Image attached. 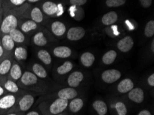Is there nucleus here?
Wrapping results in <instances>:
<instances>
[{
  "label": "nucleus",
  "instance_id": "nucleus-1",
  "mask_svg": "<svg viewBox=\"0 0 154 115\" xmlns=\"http://www.w3.org/2000/svg\"><path fill=\"white\" fill-rule=\"evenodd\" d=\"M69 101L60 98H49L42 101L38 105V110L42 115H56L68 107Z\"/></svg>",
  "mask_w": 154,
  "mask_h": 115
},
{
  "label": "nucleus",
  "instance_id": "nucleus-2",
  "mask_svg": "<svg viewBox=\"0 0 154 115\" xmlns=\"http://www.w3.org/2000/svg\"><path fill=\"white\" fill-rule=\"evenodd\" d=\"M35 97L36 96L32 93L24 92L22 94L10 112H23V113H25V112L29 111L35 102Z\"/></svg>",
  "mask_w": 154,
  "mask_h": 115
},
{
  "label": "nucleus",
  "instance_id": "nucleus-3",
  "mask_svg": "<svg viewBox=\"0 0 154 115\" xmlns=\"http://www.w3.org/2000/svg\"><path fill=\"white\" fill-rule=\"evenodd\" d=\"M24 92H26L25 91L17 94L6 93L0 97V115L9 113L15 105L20 96Z\"/></svg>",
  "mask_w": 154,
  "mask_h": 115
},
{
  "label": "nucleus",
  "instance_id": "nucleus-4",
  "mask_svg": "<svg viewBox=\"0 0 154 115\" xmlns=\"http://www.w3.org/2000/svg\"><path fill=\"white\" fill-rule=\"evenodd\" d=\"M39 83V78L37 77L33 72L31 71L26 70L23 72L20 80L17 83L19 87L22 88H31V87L35 86Z\"/></svg>",
  "mask_w": 154,
  "mask_h": 115
},
{
  "label": "nucleus",
  "instance_id": "nucleus-5",
  "mask_svg": "<svg viewBox=\"0 0 154 115\" xmlns=\"http://www.w3.org/2000/svg\"><path fill=\"white\" fill-rule=\"evenodd\" d=\"M78 92L75 90V88L68 87V88H64L61 89V90H58L56 94H54L53 95L48 96L47 98L48 99H49V98H60L64 100L69 101L77 97H78Z\"/></svg>",
  "mask_w": 154,
  "mask_h": 115
},
{
  "label": "nucleus",
  "instance_id": "nucleus-6",
  "mask_svg": "<svg viewBox=\"0 0 154 115\" xmlns=\"http://www.w3.org/2000/svg\"><path fill=\"white\" fill-rule=\"evenodd\" d=\"M17 18L13 15H8L4 19L1 25V30L3 33L9 34L14 29H17Z\"/></svg>",
  "mask_w": 154,
  "mask_h": 115
},
{
  "label": "nucleus",
  "instance_id": "nucleus-7",
  "mask_svg": "<svg viewBox=\"0 0 154 115\" xmlns=\"http://www.w3.org/2000/svg\"><path fill=\"white\" fill-rule=\"evenodd\" d=\"M121 76H122V74L118 70L109 69L102 72L101 78L104 83L111 84L118 81L121 78Z\"/></svg>",
  "mask_w": 154,
  "mask_h": 115
},
{
  "label": "nucleus",
  "instance_id": "nucleus-8",
  "mask_svg": "<svg viewBox=\"0 0 154 115\" xmlns=\"http://www.w3.org/2000/svg\"><path fill=\"white\" fill-rule=\"evenodd\" d=\"M11 57H6L0 62V85L8 77V74L13 64Z\"/></svg>",
  "mask_w": 154,
  "mask_h": 115
},
{
  "label": "nucleus",
  "instance_id": "nucleus-9",
  "mask_svg": "<svg viewBox=\"0 0 154 115\" xmlns=\"http://www.w3.org/2000/svg\"><path fill=\"white\" fill-rule=\"evenodd\" d=\"M128 98L135 104H141L144 100V90L140 88H134L128 92Z\"/></svg>",
  "mask_w": 154,
  "mask_h": 115
},
{
  "label": "nucleus",
  "instance_id": "nucleus-10",
  "mask_svg": "<svg viewBox=\"0 0 154 115\" xmlns=\"http://www.w3.org/2000/svg\"><path fill=\"white\" fill-rule=\"evenodd\" d=\"M84 80V74L80 71H75L69 75L67 79V84L71 88H75L80 85Z\"/></svg>",
  "mask_w": 154,
  "mask_h": 115
},
{
  "label": "nucleus",
  "instance_id": "nucleus-11",
  "mask_svg": "<svg viewBox=\"0 0 154 115\" xmlns=\"http://www.w3.org/2000/svg\"><path fill=\"white\" fill-rule=\"evenodd\" d=\"M1 85L3 86V88L5 89V90L8 93L17 94L24 92V90H22V88H20V87L18 86L17 82L11 80V79H5V80L1 83Z\"/></svg>",
  "mask_w": 154,
  "mask_h": 115
},
{
  "label": "nucleus",
  "instance_id": "nucleus-12",
  "mask_svg": "<svg viewBox=\"0 0 154 115\" xmlns=\"http://www.w3.org/2000/svg\"><path fill=\"white\" fill-rule=\"evenodd\" d=\"M134 45V39L131 36H126L118 41L117 47L122 53H127L131 50Z\"/></svg>",
  "mask_w": 154,
  "mask_h": 115
},
{
  "label": "nucleus",
  "instance_id": "nucleus-13",
  "mask_svg": "<svg viewBox=\"0 0 154 115\" xmlns=\"http://www.w3.org/2000/svg\"><path fill=\"white\" fill-rule=\"evenodd\" d=\"M22 74V69L20 64L17 62H13L12 66H11L10 71H9L7 79H11V80H13L14 81L17 82L20 79Z\"/></svg>",
  "mask_w": 154,
  "mask_h": 115
},
{
  "label": "nucleus",
  "instance_id": "nucleus-14",
  "mask_svg": "<svg viewBox=\"0 0 154 115\" xmlns=\"http://www.w3.org/2000/svg\"><path fill=\"white\" fill-rule=\"evenodd\" d=\"M85 35V30L82 27H73L67 33V38L71 41H78Z\"/></svg>",
  "mask_w": 154,
  "mask_h": 115
},
{
  "label": "nucleus",
  "instance_id": "nucleus-15",
  "mask_svg": "<svg viewBox=\"0 0 154 115\" xmlns=\"http://www.w3.org/2000/svg\"><path fill=\"white\" fill-rule=\"evenodd\" d=\"M134 88V83L129 78H126L120 81L117 86V90L121 94H126Z\"/></svg>",
  "mask_w": 154,
  "mask_h": 115
},
{
  "label": "nucleus",
  "instance_id": "nucleus-16",
  "mask_svg": "<svg viewBox=\"0 0 154 115\" xmlns=\"http://www.w3.org/2000/svg\"><path fill=\"white\" fill-rule=\"evenodd\" d=\"M15 42H14L12 37L9 34H5L2 38L1 44L4 52H8L7 53H10L11 51L15 48Z\"/></svg>",
  "mask_w": 154,
  "mask_h": 115
},
{
  "label": "nucleus",
  "instance_id": "nucleus-17",
  "mask_svg": "<svg viewBox=\"0 0 154 115\" xmlns=\"http://www.w3.org/2000/svg\"><path fill=\"white\" fill-rule=\"evenodd\" d=\"M84 100L82 98L75 97L71 100L70 103H69L68 106L69 107L70 111L72 113H78L80 110L82 109L84 106Z\"/></svg>",
  "mask_w": 154,
  "mask_h": 115
},
{
  "label": "nucleus",
  "instance_id": "nucleus-18",
  "mask_svg": "<svg viewBox=\"0 0 154 115\" xmlns=\"http://www.w3.org/2000/svg\"><path fill=\"white\" fill-rule=\"evenodd\" d=\"M71 54L72 51L71 48L67 46H58L53 50V55L58 58H68L71 55Z\"/></svg>",
  "mask_w": 154,
  "mask_h": 115
},
{
  "label": "nucleus",
  "instance_id": "nucleus-19",
  "mask_svg": "<svg viewBox=\"0 0 154 115\" xmlns=\"http://www.w3.org/2000/svg\"><path fill=\"white\" fill-rule=\"evenodd\" d=\"M32 72L36 75L39 79H45L47 78L48 73L42 65L40 63H35L32 65Z\"/></svg>",
  "mask_w": 154,
  "mask_h": 115
},
{
  "label": "nucleus",
  "instance_id": "nucleus-20",
  "mask_svg": "<svg viewBox=\"0 0 154 115\" xmlns=\"http://www.w3.org/2000/svg\"><path fill=\"white\" fill-rule=\"evenodd\" d=\"M93 107L98 115H106L108 112V106L102 100H95L93 103Z\"/></svg>",
  "mask_w": 154,
  "mask_h": 115
},
{
  "label": "nucleus",
  "instance_id": "nucleus-21",
  "mask_svg": "<svg viewBox=\"0 0 154 115\" xmlns=\"http://www.w3.org/2000/svg\"><path fill=\"white\" fill-rule=\"evenodd\" d=\"M13 55L16 60L19 62H22V61H26L27 59L28 51L24 47L18 46L14 50Z\"/></svg>",
  "mask_w": 154,
  "mask_h": 115
},
{
  "label": "nucleus",
  "instance_id": "nucleus-22",
  "mask_svg": "<svg viewBox=\"0 0 154 115\" xmlns=\"http://www.w3.org/2000/svg\"><path fill=\"white\" fill-rule=\"evenodd\" d=\"M118 14L115 11H111L105 14L102 18V22L104 25L109 26L115 23L118 20Z\"/></svg>",
  "mask_w": 154,
  "mask_h": 115
},
{
  "label": "nucleus",
  "instance_id": "nucleus-23",
  "mask_svg": "<svg viewBox=\"0 0 154 115\" xmlns=\"http://www.w3.org/2000/svg\"><path fill=\"white\" fill-rule=\"evenodd\" d=\"M95 56L93 53L89 52H86L82 55L80 61L82 64L86 68H89L95 62Z\"/></svg>",
  "mask_w": 154,
  "mask_h": 115
},
{
  "label": "nucleus",
  "instance_id": "nucleus-24",
  "mask_svg": "<svg viewBox=\"0 0 154 115\" xmlns=\"http://www.w3.org/2000/svg\"><path fill=\"white\" fill-rule=\"evenodd\" d=\"M51 30L56 36H62L66 32V29L64 23L61 22H55L51 25Z\"/></svg>",
  "mask_w": 154,
  "mask_h": 115
},
{
  "label": "nucleus",
  "instance_id": "nucleus-25",
  "mask_svg": "<svg viewBox=\"0 0 154 115\" xmlns=\"http://www.w3.org/2000/svg\"><path fill=\"white\" fill-rule=\"evenodd\" d=\"M37 58L42 62L44 65H48L52 63V57L50 55V53L47 50L44 49H41L37 53Z\"/></svg>",
  "mask_w": 154,
  "mask_h": 115
},
{
  "label": "nucleus",
  "instance_id": "nucleus-26",
  "mask_svg": "<svg viewBox=\"0 0 154 115\" xmlns=\"http://www.w3.org/2000/svg\"><path fill=\"white\" fill-rule=\"evenodd\" d=\"M42 11L46 15H53L54 14L57 13V4L52 2H46L42 5Z\"/></svg>",
  "mask_w": 154,
  "mask_h": 115
},
{
  "label": "nucleus",
  "instance_id": "nucleus-27",
  "mask_svg": "<svg viewBox=\"0 0 154 115\" xmlns=\"http://www.w3.org/2000/svg\"><path fill=\"white\" fill-rule=\"evenodd\" d=\"M117 57V53L116 51L111 50L106 52L102 57V62L105 65H111L115 62L116 59Z\"/></svg>",
  "mask_w": 154,
  "mask_h": 115
},
{
  "label": "nucleus",
  "instance_id": "nucleus-28",
  "mask_svg": "<svg viewBox=\"0 0 154 115\" xmlns=\"http://www.w3.org/2000/svg\"><path fill=\"white\" fill-rule=\"evenodd\" d=\"M32 41L34 44L37 46L42 47L46 45L47 44V39L44 36V35L42 32H39L34 35L33 38H32Z\"/></svg>",
  "mask_w": 154,
  "mask_h": 115
},
{
  "label": "nucleus",
  "instance_id": "nucleus-29",
  "mask_svg": "<svg viewBox=\"0 0 154 115\" xmlns=\"http://www.w3.org/2000/svg\"><path fill=\"white\" fill-rule=\"evenodd\" d=\"M10 36L12 37L13 41L15 43L17 44H22L24 43L25 41V36L23 34V32L21 31V30L18 29H14L12 30L10 33Z\"/></svg>",
  "mask_w": 154,
  "mask_h": 115
},
{
  "label": "nucleus",
  "instance_id": "nucleus-30",
  "mask_svg": "<svg viewBox=\"0 0 154 115\" xmlns=\"http://www.w3.org/2000/svg\"><path fill=\"white\" fill-rule=\"evenodd\" d=\"M31 17L32 20L35 23H41L44 20L42 12L38 7H35L32 8L31 13Z\"/></svg>",
  "mask_w": 154,
  "mask_h": 115
},
{
  "label": "nucleus",
  "instance_id": "nucleus-31",
  "mask_svg": "<svg viewBox=\"0 0 154 115\" xmlns=\"http://www.w3.org/2000/svg\"><path fill=\"white\" fill-rule=\"evenodd\" d=\"M73 68V65L71 62H64L62 65H60L59 67L57 68V74L60 75H63L65 74L69 73L70 71H71L72 69Z\"/></svg>",
  "mask_w": 154,
  "mask_h": 115
},
{
  "label": "nucleus",
  "instance_id": "nucleus-32",
  "mask_svg": "<svg viewBox=\"0 0 154 115\" xmlns=\"http://www.w3.org/2000/svg\"><path fill=\"white\" fill-rule=\"evenodd\" d=\"M113 107L115 109L118 115H127L128 113L127 107L122 101H116L113 104Z\"/></svg>",
  "mask_w": 154,
  "mask_h": 115
},
{
  "label": "nucleus",
  "instance_id": "nucleus-33",
  "mask_svg": "<svg viewBox=\"0 0 154 115\" xmlns=\"http://www.w3.org/2000/svg\"><path fill=\"white\" fill-rule=\"evenodd\" d=\"M37 27V23L33 22L32 20H28L22 23L21 26V30H22L23 32H29L31 30H35Z\"/></svg>",
  "mask_w": 154,
  "mask_h": 115
},
{
  "label": "nucleus",
  "instance_id": "nucleus-34",
  "mask_svg": "<svg viewBox=\"0 0 154 115\" xmlns=\"http://www.w3.org/2000/svg\"><path fill=\"white\" fill-rule=\"evenodd\" d=\"M144 35L147 37H153L154 35V21L151 20L146 23L144 29Z\"/></svg>",
  "mask_w": 154,
  "mask_h": 115
},
{
  "label": "nucleus",
  "instance_id": "nucleus-35",
  "mask_svg": "<svg viewBox=\"0 0 154 115\" xmlns=\"http://www.w3.org/2000/svg\"><path fill=\"white\" fill-rule=\"evenodd\" d=\"M126 0H106V4L109 7H119L125 4Z\"/></svg>",
  "mask_w": 154,
  "mask_h": 115
},
{
  "label": "nucleus",
  "instance_id": "nucleus-36",
  "mask_svg": "<svg viewBox=\"0 0 154 115\" xmlns=\"http://www.w3.org/2000/svg\"><path fill=\"white\" fill-rule=\"evenodd\" d=\"M87 0H70V3L75 6H82L85 4Z\"/></svg>",
  "mask_w": 154,
  "mask_h": 115
},
{
  "label": "nucleus",
  "instance_id": "nucleus-37",
  "mask_svg": "<svg viewBox=\"0 0 154 115\" xmlns=\"http://www.w3.org/2000/svg\"><path fill=\"white\" fill-rule=\"evenodd\" d=\"M139 1L144 8H149L152 4V0H139Z\"/></svg>",
  "mask_w": 154,
  "mask_h": 115
},
{
  "label": "nucleus",
  "instance_id": "nucleus-38",
  "mask_svg": "<svg viewBox=\"0 0 154 115\" xmlns=\"http://www.w3.org/2000/svg\"><path fill=\"white\" fill-rule=\"evenodd\" d=\"M147 83L149 86L153 87L154 86V74H150V76L147 79Z\"/></svg>",
  "mask_w": 154,
  "mask_h": 115
},
{
  "label": "nucleus",
  "instance_id": "nucleus-39",
  "mask_svg": "<svg viewBox=\"0 0 154 115\" xmlns=\"http://www.w3.org/2000/svg\"><path fill=\"white\" fill-rule=\"evenodd\" d=\"M24 115H42L39 110H31V111H28L25 112Z\"/></svg>",
  "mask_w": 154,
  "mask_h": 115
},
{
  "label": "nucleus",
  "instance_id": "nucleus-40",
  "mask_svg": "<svg viewBox=\"0 0 154 115\" xmlns=\"http://www.w3.org/2000/svg\"><path fill=\"white\" fill-rule=\"evenodd\" d=\"M26 0H10L11 3L15 6H20L25 2Z\"/></svg>",
  "mask_w": 154,
  "mask_h": 115
},
{
  "label": "nucleus",
  "instance_id": "nucleus-41",
  "mask_svg": "<svg viewBox=\"0 0 154 115\" xmlns=\"http://www.w3.org/2000/svg\"><path fill=\"white\" fill-rule=\"evenodd\" d=\"M57 16L62 15L63 13H64V9H63V6L62 5V4H59L57 5Z\"/></svg>",
  "mask_w": 154,
  "mask_h": 115
},
{
  "label": "nucleus",
  "instance_id": "nucleus-42",
  "mask_svg": "<svg viewBox=\"0 0 154 115\" xmlns=\"http://www.w3.org/2000/svg\"><path fill=\"white\" fill-rule=\"evenodd\" d=\"M5 52H4V49H3V47H2V44H0V62L3 59V57L4 55H5Z\"/></svg>",
  "mask_w": 154,
  "mask_h": 115
},
{
  "label": "nucleus",
  "instance_id": "nucleus-43",
  "mask_svg": "<svg viewBox=\"0 0 154 115\" xmlns=\"http://www.w3.org/2000/svg\"><path fill=\"white\" fill-rule=\"evenodd\" d=\"M137 115H151V113L147 110H143L140 112Z\"/></svg>",
  "mask_w": 154,
  "mask_h": 115
},
{
  "label": "nucleus",
  "instance_id": "nucleus-44",
  "mask_svg": "<svg viewBox=\"0 0 154 115\" xmlns=\"http://www.w3.org/2000/svg\"><path fill=\"white\" fill-rule=\"evenodd\" d=\"M6 93H8V92H7L5 90V89L3 88V86H2V85H0V97H2V95H5V94H6Z\"/></svg>",
  "mask_w": 154,
  "mask_h": 115
},
{
  "label": "nucleus",
  "instance_id": "nucleus-45",
  "mask_svg": "<svg viewBox=\"0 0 154 115\" xmlns=\"http://www.w3.org/2000/svg\"><path fill=\"white\" fill-rule=\"evenodd\" d=\"M3 115H24V113H23V112H10V113H7Z\"/></svg>",
  "mask_w": 154,
  "mask_h": 115
},
{
  "label": "nucleus",
  "instance_id": "nucleus-46",
  "mask_svg": "<svg viewBox=\"0 0 154 115\" xmlns=\"http://www.w3.org/2000/svg\"><path fill=\"white\" fill-rule=\"evenodd\" d=\"M151 52H152V53H154V40H153V41H152V42H151Z\"/></svg>",
  "mask_w": 154,
  "mask_h": 115
},
{
  "label": "nucleus",
  "instance_id": "nucleus-47",
  "mask_svg": "<svg viewBox=\"0 0 154 115\" xmlns=\"http://www.w3.org/2000/svg\"><path fill=\"white\" fill-rule=\"evenodd\" d=\"M39 1V0H28V2H31V3H35V2H37Z\"/></svg>",
  "mask_w": 154,
  "mask_h": 115
},
{
  "label": "nucleus",
  "instance_id": "nucleus-48",
  "mask_svg": "<svg viewBox=\"0 0 154 115\" xmlns=\"http://www.w3.org/2000/svg\"><path fill=\"white\" fill-rule=\"evenodd\" d=\"M56 115H64V114H62V113H60V114H56Z\"/></svg>",
  "mask_w": 154,
  "mask_h": 115
},
{
  "label": "nucleus",
  "instance_id": "nucleus-49",
  "mask_svg": "<svg viewBox=\"0 0 154 115\" xmlns=\"http://www.w3.org/2000/svg\"><path fill=\"white\" fill-rule=\"evenodd\" d=\"M0 8H1V4H0Z\"/></svg>",
  "mask_w": 154,
  "mask_h": 115
}]
</instances>
